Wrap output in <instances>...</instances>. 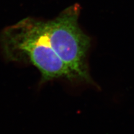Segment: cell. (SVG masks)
Returning a JSON list of instances; mask_svg holds the SVG:
<instances>
[{"mask_svg":"<svg viewBox=\"0 0 134 134\" xmlns=\"http://www.w3.org/2000/svg\"><path fill=\"white\" fill-rule=\"evenodd\" d=\"M0 48L9 61L36 67L42 83L55 79L83 82L51 47L43 32L42 20L29 17L6 27L0 35Z\"/></svg>","mask_w":134,"mask_h":134,"instance_id":"6da1fadb","label":"cell"},{"mask_svg":"<svg viewBox=\"0 0 134 134\" xmlns=\"http://www.w3.org/2000/svg\"><path fill=\"white\" fill-rule=\"evenodd\" d=\"M80 10L78 4L71 5L54 19L42 21V28L48 43L58 56L83 83L90 85L94 83L87 62L91 38L78 24Z\"/></svg>","mask_w":134,"mask_h":134,"instance_id":"7a4b0ae2","label":"cell"}]
</instances>
